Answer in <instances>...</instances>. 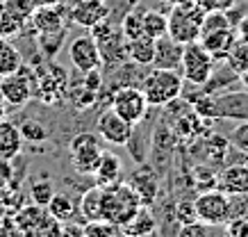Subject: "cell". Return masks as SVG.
<instances>
[{"label":"cell","instance_id":"6da1fadb","mask_svg":"<svg viewBox=\"0 0 248 237\" xmlns=\"http://www.w3.org/2000/svg\"><path fill=\"white\" fill-rule=\"evenodd\" d=\"M182 87H185V78L180 71L159 69V66H155L139 84V89L143 92L151 107L171 105L173 100H178L182 96Z\"/></svg>","mask_w":248,"mask_h":237},{"label":"cell","instance_id":"7a4b0ae2","mask_svg":"<svg viewBox=\"0 0 248 237\" xmlns=\"http://www.w3.org/2000/svg\"><path fill=\"white\" fill-rule=\"evenodd\" d=\"M166 16H169V37H173L175 41H180L182 46H185V44H191V41H198L205 12L196 5L194 0L175 2L173 9Z\"/></svg>","mask_w":248,"mask_h":237},{"label":"cell","instance_id":"3957f363","mask_svg":"<svg viewBox=\"0 0 248 237\" xmlns=\"http://www.w3.org/2000/svg\"><path fill=\"white\" fill-rule=\"evenodd\" d=\"M141 207L137 194L130 190L128 183H116L103 187V219L116 223H125Z\"/></svg>","mask_w":248,"mask_h":237},{"label":"cell","instance_id":"277c9868","mask_svg":"<svg viewBox=\"0 0 248 237\" xmlns=\"http://www.w3.org/2000/svg\"><path fill=\"white\" fill-rule=\"evenodd\" d=\"M180 73L185 78V82L196 84V87H203L210 82L212 73H214V57L201 46V41L185 44Z\"/></svg>","mask_w":248,"mask_h":237},{"label":"cell","instance_id":"5b68a950","mask_svg":"<svg viewBox=\"0 0 248 237\" xmlns=\"http://www.w3.org/2000/svg\"><path fill=\"white\" fill-rule=\"evenodd\" d=\"M103 139L93 135V132H78L68 144V155H71V164L78 174L91 176L96 171L100 155H103Z\"/></svg>","mask_w":248,"mask_h":237},{"label":"cell","instance_id":"8992f818","mask_svg":"<svg viewBox=\"0 0 248 237\" xmlns=\"http://www.w3.org/2000/svg\"><path fill=\"white\" fill-rule=\"evenodd\" d=\"M12 221L21 235H62V223L37 203L21 207Z\"/></svg>","mask_w":248,"mask_h":237},{"label":"cell","instance_id":"52a82bcc","mask_svg":"<svg viewBox=\"0 0 248 237\" xmlns=\"http://www.w3.org/2000/svg\"><path fill=\"white\" fill-rule=\"evenodd\" d=\"M34 89H37V73L28 66H21L12 76L0 78V96L12 107H23L34 96Z\"/></svg>","mask_w":248,"mask_h":237},{"label":"cell","instance_id":"ba28073f","mask_svg":"<svg viewBox=\"0 0 248 237\" xmlns=\"http://www.w3.org/2000/svg\"><path fill=\"white\" fill-rule=\"evenodd\" d=\"M148 100L143 96V92L135 84L128 87H116L112 94V110L116 114H121L125 121H130L132 126L143 121V116L148 112Z\"/></svg>","mask_w":248,"mask_h":237},{"label":"cell","instance_id":"9c48e42d","mask_svg":"<svg viewBox=\"0 0 248 237\" xmlns=\"http://www.w3.org/2000/svg\"><path fill=\"white\" fill-rule=\"evenodd\" d=\"M198 221L207 226H223L228 221V194L221 190H205L194 199Z\"/></svg>","mask_w":248,"mask_h":237},{"label":"cell","instance_id":"30bf717a","mask_svg":"<svg viewBox=\"0 0 248 237\" xmlns=\"http://www.w3.org/2000/svg\"><path fill=\"white\" fill-rule=\"evenodd\" d=\"M96 130L98 137L103 139L105 144L109 146H125L132 139V130L135 126L130 121H125L121 114H116L112 107L109 110H103L96 119Z\"/></svg>","mask_w":248,"mask_h":237},{"label":"cell","instance_id":"8fae6325","mask_svg":"<svg viewBox=\"0 0 248 237\" xmlns=\"http://www.w3.org/2000/svg\"><path fill=\"white\" fill-rule=\"evenodd\" d=\"M68 60L80 73H87L91 69H100L103 57H100V48H98L96 39L91 34L76 37L68 44Z\"/></svg>","mask_w":248,"mask_h":237},{"label":"cell","instance_id":"7c38bea8","mask_svg":"<svg viewBox=\"0 0 248 237\" xmlns=\"http://www.w3.org/2000/svg\"><path fill=\"white\" fill-rule=\"evenodd\" d=\"M66 87H68V80H66V76H64V69L50 64L46 73L37 76L34 96H39L46 105H53V103H60V100L66 96Z\"/></svg>","mask_w":248,"mask_h":237},{"label":"cell","instance_id":"4fadbf2b","mask_svg":"<svg viewBox=\"0 0 248 237\" xmlns=\"http://www.w3.org/2000/svg\"><path fill=\"white\" fill-rule=\"evenodd\" d=\"M66 18H71L68 14V7L64 2H55V5H41V7H34L30 14L32 28L37 32H50V30H60V28H66Z\"/></svg>","mask_w":248,"mask_h":237},{"label":"cell","instance_id":"5bb4252c","mask_svg":"<svg viewBox=\"0 0 248 237\" xmlns=\"http://www.w3.org/2000/svg\"><path fill=\"white\" fill-rule=\"evenodd\" d=\"M237 39H239L237 28H221V30L201 32L198 41H201V46L214 57V62H218V60H226Z\"/></svg>","mask_w":248,"mask_h":237},{"label":"cell","instance_id":"9a60e30c","mask_svg":"<svg viewBox=\"0 0 248 237\" xmlns=\"http://www.w3.org/2000/svg\"><path fill=\"white\" fill-rule=\"evenodd\" d=\"M68 14H71V21L80 28H93L109 16V5L105 0H80L78 5L68 9Z\"/></svg>","mask_w":248,"mask_h":237},{"label":"cell","instance_id":"2e32d148","mask_svg":"<svg viewBox=\"0 0 248 237\" xmlns=\"http://www.w3.org/2000/svg\"><path fill=\"white\" fill-rule=\"evenodd\" d=\"M130 190L137 194L139 203L146 207H151L155 201H157V194H159V178L153 174V169L148 167H141L139 171H135L130 176Z\"/></svg>","mask_w":248,"mask_h":237},{"label":"cell","instance_id":"e0dca14e","mask_svg":"<svg viewBox=\"0 0 248 237\" xmlns=\"http://www.w3.org/2000/svg\"><path fill=\"white\" fill-rule=\"evenodd\" d=\"M182 44L175 41L173 37L164 34V37L155 39V57H153V64L159 66V69H175L180 71L182 64Z\"/></svg>","mask_w":248,"mask_h":237},{"label":"cell","instance_id":"ac0fdd59","mask_svg":"<svg viewBox=\"0 0 248 237\" xmlns=\"http://www.w3.org/2000/svg\"><path fill=\"white\" fill-rule=\"evenodd\" d=\"M121 235L128 237H148L157 233V219L155 214L151 212V207L141 205L132 217H130L125 223H121Z\"/></svg>","mask_w":248,"mask_h":237},{"label":"cell","instance_id":"d6986e66","mask_svg":"<svg viewBox=\"0 0 248 237\" xmlns=\"http://www.w3.org/2000/svg\"><path fill=\"white\" fill-rule=\"evenodd\" d=\"M218 190L230 194H248V167L230 164L218 174Z\"/></svg>","mask_w":248,"mask_h":237},{"label":"cell","instance_id":"ffe728a7","mask_svg":"<svg viewBox=\"0 0 248 237\" xmlns=\"http://www.w3.org/2000/svg\"><path fill=\"white\" fill-rule=\"evenodd\" d=\"M23 151V137L18 132V126L7 119L0 121V160L9 162Z\"/></svg>","mask_w":248,"mask_h":237},{"label":"cell","instance_id":"44dd1931","mask_svg":"<svg viewBox=\"0 0 248 237\" xmlns=\"http://www.w3.org/2000/svg\"><path fill=\"white\" fill-rule=\"evenodd\" d=\"M121 169H123V164H121L119 155L109 153V151H103L100 162H98L96 171H93L91 176H93L96 185H100V187H109V185L121 183Z\"/></svg>","mask_w":248,"mask_h":237},{"label":"cell","instance_id":"7402d4cb","mask_svg":"<svg viewBox=\"0 0 248 237\" xmlns=\"http://www.w3.org/2000/svg\"><path fill=\"white\" fill-rule=\"evenodd\" d=\"M128 48V60L137 66H151L153 57H155V39H151L148 34H141L137 39H128L125 41Z\"/></svg>","mask_w":248,"mask_h":237},{"label":"cell","instance_id":"603a6c76","mask_svg":"<svg viewBox=\"0 0 248 237\" xmlns=\"http://www.w3.org/2000/svg\"><path fill=\"white\" fill-rule=\"evenodd\" d=\"M78 210H80V214L84 217V221L103 219V187H100V185H91L89 190L82 194Z\"/></svg>","mask_w":248,"mask_h":237},{"label":"cell","instance_id":"cb8c5ba5","mask_svg":"<svg viewBox=\"0 0 248 237\" xmlns=\"http://www.w3.org/2000/svg\"><path fill=\"white\" fill-rule=\"evenodd\" d=\"M25 23H28V16L14 12L5 0L0 2V37H7V39L16 37Z\"/></svg>","mask_w":248,"mask_h":237},{"label":"cell","instance_id":"d4e9b609","mask_svg":"<svg viewBox=\"0 0 248 237\" xmlns=\"http://www.w3.org/2000/svg\"><path fill=\"white\" fill-rule=\"evenodd\" d=\"M23 66V57L18 48L7 37H0V78L12 76Z\"/></svg>","mask_w":248,"mask_h":237},{"label":"cell","instance_id":"484cf974","mask_svg":"<svg viewBox=\"0 0 248 237\" xmlns=\"http://www.w3.org/2000/svg\"><path fill=\"white\" fill-rule=\"evenodd\" d=\"M96 96H98V92H91L84 82H73L66 87V98L78 112L89 110V107L96 103Z\"/></svg>","mask_w":248,"mask_h":237},{"label":"cell","instance_id":"4316f807","mask_svg":"<svg viewBox=\"0 0 248 237\" xmlns=\"http://www.w3.org/2000/svg\"><path fill=\"white\" fill-rule=\"evenodd\" d=\"M64 39H66V28L50 30V32H37V46L48 60H53L55 55L62 50V46H64Z\"/></svg>","mask_w":248,"mask_h":237},{"label":"cell","instance_id":"83f0119b","mask_svg":"<svg viewBox=\"0 0 248 237\" xmlns=\"http://www.w3.org/2000/svg\"><path fill=\"white\" fill-rule=\"evenodd\" d=\"M141 23H143V32L151 39H159L169 34V16L157 12V9H148L141 14Z\"/></svg>","mask_w":248,"mask_h":237},{"label":"cell","instance_id":"f1b7e54d","mask_svg":"<svg viewBox=\"0 0 248 237\" xmlns=\"http://www.w3.org/2000/svg\"><path fill=\"white\" fill-rule=\"evenodd\" d=\"M46 212L50 214L53 219H57L60 223H66V221H71V217L76 214V205H73V201L68 199L66 194L55 191V196L48 201V205H46Z\"/></svg>","mask_w":248,"mask_h":237},{"label":"cell","instance_id":"f546056e","mask_svg":"<svg viewBox=\"0 0 248 237\" xmlns=\"http://www.w3.org/2000/svg\"><path fill=\"white\" fill-rule=\"evenodd\" d=\"M226 62H228V66H230V71L237 73V76L248 71V39H237L234 41V46L230 48Z\"/></svg>","mask_w":248,"mask_h":237},{"label":"cell","instance_id":"4dcf8cb0","mask_svg":"<svg viewBox=\"0 0 248 237\" xmlns=\"http://www.w3.org/2000/svg\"><path fill=\"white\" fill-rule=\"evenodd\" d=\"M18 132H21L23 142H30V144H44L46 139H48L46 126L34 121V119H25L23 123H18Z\"/></svg>","mask_w":248,"mask_h":237},{"label":"cell","instance_id":"1f68e13d","mask_svg":"<svg viewBox=\"0 0 248 237\" xmlns=\"http://www.w3.org/2000/svg\"><path fill=\"white\" fill-rule=\"evenodd\" d=\"M53 196H55V185L50 183L48 178H39V180H32L30 183V201L32 203L46 207Z\"/></svg>","mask_w":248,"mask_h":237},{"label":"cell","instance_id":"d6a6232c","mask_svg":"<svg viewBox=\"0 0 248 237\" xmlns=\"http://www.w3.org/2000/svg\"><path fill=\"white\" fill-rule=\"evenodd\" d=\"M119 233H121L119 226L107 221V219H91V221H84L82 226L84 237H109V235H119Z\"/></svg>","mask_w":248,"mask_h":237},{"label":"cell","instance_id":"836d02e7","mask_svg":"<svg viewBox=\"0 0 248 237\" xmlns=\"http://www.w3.org/2000/svg\"><path fill=\"white\" fill-rule=\"evenodd\" d=\"M221 28H237V25H234V21L228 16V12H205L201 32L221 30Z\"/></svg>","mask_w":248,"mask_h":237},{"label":"cell","instance_id":"e575fe53","mask_svg":"<svg viewBox=\"0 0 248 237\" xmlns=\"http://www.w3.org/2000/svg\"><path fill=\"white\" fill-rule=\"evenodd\" d=\"M230 219H248V194L228 196V221Z\"/></svg>","mask_w":248,"mask_h":237},{"label":"cell","instance_id":"d590c367","mask_svg":"<svg viewBox=\"0 0 248 237\" xmlns=\"http://www.w3.org/2000/svg\"><path fill=\"white\" fill-rule=\"evenodd\" d=\"M121 32H123L125 41H128V39H137V37H141V34H146V32H143V23H141V14H125L123 16Z\"/></svg>","mask_w":248,"mask_h":237},{"label":"cell","instance_id":"8d00e7d4","mask_svg":"<svg viewBox=\"0 0 248 237\" xmlns=\"http://www.w3.org/2000/svg\"><path fill=\"white\" fill-rule=\"evenodd\" d=\"M173 219L180 223V226H187V223L198 221L194 201H178V205H175V217H173Z\"/></svg>","mask_w":248,"mask_h":237},{"label":"cell","instance_id":"74e56055","mask_svg":"<svg viewBox=\"0 0 248 237\" xmlns=\"http://www.w3.org/2000/svg\"><path fill=\"white\" fill-rule=\"evenodd\" d=\"M230 146H234L239 153L248 155V121L239 123L232 130V135H230Z\"/></svg>","mask_w":248,"mask_h":237},{"label":"cell","instance_id":"f35d334b","mask_svg":"<svg viewBox=\"0 0 248 237\" xmlns=\"http://www.w3.org/2000/svg\"><path fill=\"white\" fill-rule=\"evenodd\" d=\"M203 12H230L237 0H194Z\"/></svg>","mask_w":248,"mask_h":237},{"label":"cell","instance_id":"ab89813d","mask_svg":"<svg viewBox=\"0 0 248 237\" xmlns=\"http://www.w3.org/2000/svg\"><path fill=\"white\" fill-rule=\"evenodd\" d=\"M226 233L232 237H248V219H230L223 223Z\"/></svg>","mask_w":248,"mask_h":237},{"label":"cell","instance_id":"60d3db41","mask_svg":"<svg viewBox=\"0 0 248 237\" xmlns=\"http://www.w3.org/2000/svg\"><path fill=\"white\" fill-rule=\"evenodd\" d=\"M210 228L212 226H207V223H203V221H194V223H187V226H180V233L182 237H189V235H207L210 233Z\"/></svg>","mask_w":248,"mask_h":237},{"label":"cell","instance_id":"b9f144b4","mask_svg":"<svg viewBox=\"0 0 248 237\" xmlns=\"http://www.w3.org/2000/svg\"><path fill=\"white\" fill-rule=\"evenodd\" d=\"M82 82L89 87L91 92H100V87H103V73H100L98 69L87 71V73H84V78H82Z\"/></svg>","mask_w":248,"mask_h":237},{"label":"cell","instance_id":"7bdbcfd3","mask_svg":"<svg viewBox=\"0 0 248 237\" xmlns=\"http://www.w3.org/2000/svg\"><path fill=\"white\" fill-rule=\"evenodd\" d=\"M237 34L239 39H248V12L239 18V23H237Z\"/></svg>","mask_w":248,"mask_h":237},{"label":"cell","instance_id":"ee69618b","mask_svg":"<svg viewBox=\"0 0 248 237\" xmlns=\"http://www.w3.org/2000/svg\"><path fill=\"white\" fill-rule=\"evenodd\" d=\"M32 9L34 7H41V5H55V2H64V0H25Z\"/></svg>","mask_w":248,"mask_h":237},{"label":"cell","instance_id":"f6af8a7d","mask_svg":"<svg viewBox=\"0 0 248 237\" xmlns=\"http://www.w3.org/2000/svg\"><path fill=\"white\" fill-rule=\"evenodd\" d=\"M5 112H7V103H5V98L0 96V121L5 119Z\"/></svg>","mask_w":248,"mask_h":237},{"label":"cell","instance_id":"bcb514c9","mask_svg":"<svg viewBox=\"0 0 248 237\" xmlns=\"http://www.w3.org/2000/svg\"><path fill=\"white\" fill-rule=\"evenodd\" d=\"M239 82L244 84V89L248 92V71H244V73H239Z\"/></svg>","mask_w":248,"mask_h":237},{"label":"cell","instance_id":"7dc6e473","mask_svg":"<svg viewBox=\"0 0 248 237\" xmlns=\"http://www.w3.org/2000/svg\"><path fill=\"white\" fill-rule=\"evenodd\" d=\"M166 2H171V5H175V2H182V0H166Z\"/></svg>","mask_w":248,"mask_h":237},{"label":"cell","instance_id":"c3c4849f","mask_svg":"<svg viewBox=\"0 0 248 237\" xmlns=\"http://www.w3.org/2000/svg\"><path fill=\"white\" fill-rule=\"evenodd\" d=\"M246 167H248V162H246Z\"/></svg>","mask_w":248,"mask_h":237}]
</instances>
